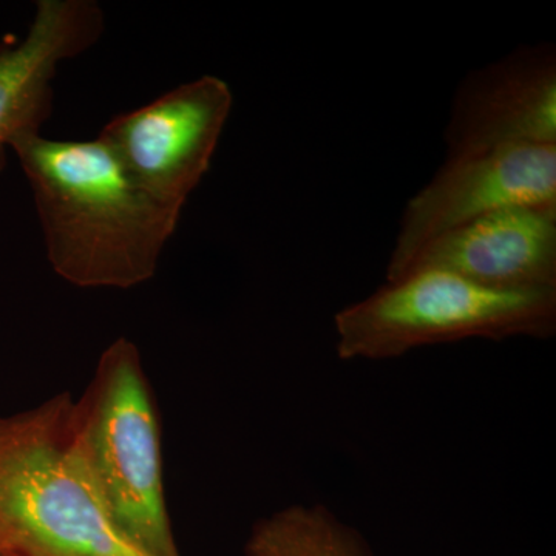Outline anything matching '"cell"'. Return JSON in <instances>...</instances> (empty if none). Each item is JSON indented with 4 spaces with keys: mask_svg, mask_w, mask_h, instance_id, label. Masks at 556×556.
Listing matches in <instances>:
<instances>
[{
    "mask_svg": "<svg viewBox=\"0 0 556 556\" xmlns=\"http://www.w3.org/2000/svg\"><path fill=\"white\" fill-rule=\"evenodd\" d=\"M0 556H2V554H0Z\"/></svg>",
    "mask_w": 556,
    "mask_h": 556,
    "instance_id": "12",
    "label": "cell"
},
{
    "mask_svg": "<svg viewBox=\"0 0 556 556\" xmlns=\"http://www.w3.org/2000/svg\"><path fill=\"white\" fill-rule=\"evenodd\" d=\"M16 153L33 190L51 269L84 289H130L155 277L181 211L139 188L101 141L22 135Z\"/></svg>",
    "mask_w": 556,
    "mask_h": 556,
    "instance_id": "1",
    "label": "cell"
},
{
    "mask_svg": "<svg viewBox=\"0 0 556 556\" xmlns=\"http://www.w3.org/2000/svg\"><path fill=\"white\" fill-rule=\"evenodd\" d=\"M232 102L226 80L201 76L115 116L98 138L139 188L182 211L211 167Z\"/></svg>",
    "mask_w": 556,
    "mask_h": 556,
    "instance_id": "5",
    "label": "cell"
},
{
    "mask_svg": "<svg viewBox=\"0 0 556 556\" xmlns=\"http://www.w3.org/2000/svg\"><path fill=\"white\" fill-rule=\"evenodd\" d=\"M244 556H375L365 536L321 504H294L258 519Z\"/></svg>",
    "mask_w": 556,
    "mask_h": 556,
    "instance_id": "10",
    "label": "cell"
},
{
    "mask_svg": "<svg viewBox=\"0 0 556 556\" xmlns=\"http://www.w3.org/2000/svg\"><path fill=\"white\" fill-rule=\"evenodd\" d=\"M2 556H7V555H2Z\"/></svg>",
    "mask_w": 556,
    "mask_h": 556,
    "instance_id": "11",
    "label": "cell"
},
{
    "mask_svg": "<svg viewBox=\"0 0 556 556\" xmlns=\"http://www.w3.org/2000/svg\"><path fill=\"white\" fill-rule=\"evenodd\" d=\"M342 361H387L467 339H548L556 289H495L444 270H417L336 314Z\"/></svg>",
    "mask_w": 556,
    "mask_h": 556,
    "instance_id": "4",
    "label": "cell"
},
{
    "mask_svg": "<svg viewBox=\"0 0 556 556\" xmlns=\"http://www.w3.org/2000/svg\"><path fill=\"white\" fill-rule=\"evenodd\" d=\"M428 269L486 288L556 289V207L490 212L428 244L399 278Z\"/></svg>",
    "mask_w": 556,
    "mask_h": 556,
    "instance_id": "8",
    "label": "cell"
},
{
    "mask_svg": "<svg viewBox=\"0 0 556 556\" xmlns=\"http://www.w3.org/2000/svg\"><path fill=\"white\" fill-rule=\"evenodd\" d=\"M445 142L447 159L556 144L555 47H522L470 73L453 100Z\"/></svg>",
    "mask_w": 556,
    "mask_h": 556,
    "instance_id": "7",
    "label": "cell"
},
{
    "mask_svg": "<svg viewBox=\"0 0 556 556\" xmlns=\"http://www.w3.org/2000/svg\"><path fill=\"white\" fill-rule=\"evenodd\" d=\"M104 27L93 0H40L25 38L0 46V172L14 139L40 134L50 118L58 67L90 50Z\"/></svg>",
    "mask_w": 556,
    "mask_h": 556,
    "instance_id": "9",
    "label": "cell"
},
{
    "mask_svg": "<svg viewBox=\"0 0 556 556\" xmlns=\"http://www.w3.org/2000/svg\"><path fill=\"white\" fill-rule=\"evenodd\" d=\"M517 206L556 207V144L447 159L402 214L387 281L397 280L424 248L450 230Z\"/></svg>",
    "mask_w": 556,
    "mask_h": 556,
    "instance_id": "6",
    "label": "cell"
},
{
    "mask_svg": "<svg viewBox=\"0 0 556 556\" xmlns=\"http://www.w3.org/2000/svg\"><path fill=\"white\" fill-rule=\"evenodd\" d=\"M72 394L0 417V554L149 556L110 521L68 450Z\"/></svg>",
    "mask_w": 556,
    "mask_h": 556,
    "instance_id": "3",
    "label": "cell"
},
{
    "mask_svg": "<svg viewBox=\"0 0 556 556\" xmlns=\"http://www.w3.org/2000/svg\"><path fill=\"white\" fill-rule=\"evenodd\" d=\"M141 353L127 339L105 348L68 413V450L84 481L134 546L181 556L164 489L161 426Z\"/></svg>",
    "mask_w": 556,
    "mask_h": 556,
    "instance_id": "2",
    "label": "cell"
}]
</instances>
